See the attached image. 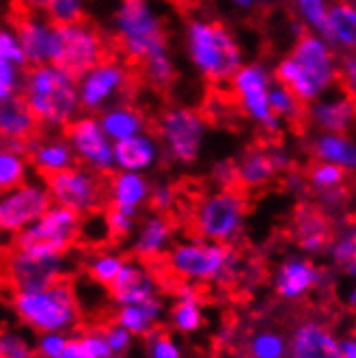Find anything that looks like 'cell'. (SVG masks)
Here are the masks:
<instances>
[{
  "mask_svg": "<svg viewBox=\"0 0 356 358\" xmlns=\"http://www.w3.org/2000/svg\"><path fill=\"white\" fill-rule=\"evenodd\" d=\"M335 48L315 33H302L292 52L278 61L274 80L287 87L304 106L324 93L333 91L337 80Z\"/></svg>",
  "mask_w": 356,
  "mask_h": 358,
  "instance_id": "cell-1",
  "label": "cell"
},
{
  "mask_svg": "<svg viewBox=\"0 0 356 358\" xmlns=\"http://www.w3.org/2000/svg\"><path fill=\"white\" fill-rule=\"evenodd\" d=\"M39 127L65 130L80 115L78 80L55 63L35 65L24 71L22 93Z\"/></svg>",
  "mask_w": 356,
  "mask_h": 358,
  "instance_id": "cell-2",
  "label": "cell"
},
{
  "mask_svg": "<svg viewBox=\"0 0 356 358\" xmlns=\"http://www.w3.org/2000/svg\"><path fill=\"white\" fill-rule=\"evenodd\" d=\"M166 266L177 278L190 285H227L240 276L242 257L234 244L190 238L171 246Z\"/></svg>",
  "mask_w": 356,
  "mask_h": 358,
  "instance_id": "cell-3",
  "label": "cell"
},
{
  "mask_svg": "<svg viewBox=\"0 0 356 358\" xmlns=\"http://www.w3.org/2000/svg\"><path fill=\"white\" fill-rule=\"evenodd\" d=\"M186 52L203 80L222 85L244 63L242 48L234 33L220 22L192 20L186 27Z\"/></svg>",
  "mask_w": 356,
  "mask_h": 358,
  "instance_id": "cell-4",
  "label": "cell"
},
{
  "mask_svg": "<svg viewBox=\"0 0 356 358\" xmlns=\"http://www.w3.org/2000/svg\"><path fill=\"white\" fill-rule=\"evenodd\" d=\"M11 306L17 320L35 332H71L80 320L78 298L65 278L43 289L13 292Z\"/></svg>",
  "mask_w": 356,
  "mask_h": 358,
  "instance_id": "cell-5",
  "label": "cell"
},
{
  "mask_svg": "<svg viewBox=\"0 0 356 358\" xmlns=\"http://www.w3.org/2000/svg\"><path fill=\"white\" fill-rule=\"evenodd\" d=\"M113 22L121 52L128 61L143 63L147 57L169 50L164 22L151 0H119Z\"/></svg>",
  "mask_w": 356,
  "mask_h": 358,
  "instance_id": "cell-6",
  "label": "cell"
},
{
  "mask_svg": "<svg viewBox=\"0 0 356 358\" xmlns=\"http://www.w3.org/2000/svg\"><path fill=\"white\" fill-rule=\"evenodd\" d=\"M246 227V199L236 188H218L201 196L192 212L197 238L216 244H236Z\"/></svg>",
  "mask_w": 356,
  "mask_h": 358,
  "instance_id": "cell-7",
  "label": "cell"
},
{
  "mask_svg": "<svg viewBox=\"0 0 356 358\" xmlns=\"http://www.w3.org/2000/svg\"><path fill=\"white\" fill-rule=\"evenodd\" d=\"M206 136L208 119L188 106H171L158 121V143L175 164L197 162Z\"/></svg>",
  "mask_w": 356,
  "mask_h": 358,
  "instance_id": "cell-8",
  "label": "cell"
},
{
  "mask_svg": "<svg viewBox=\"0 0 356 358\" xmlns=\"http://www.w3.org/2000/svg\"><path fill=\"white\" fill-rule=\"evenodd\" d=\"M106 59V39L93 24L80 20L67 27H57L52 63L78 78L80 73Z\"/></svg>",
  "mask_w": 356,
  "mask_h": 358,
  "instance_id": "cell-9",
  "label": "cell"
},
{
  "mask_svg": "<svg viewBox=\"0 0 356 358\" xmlns=\"http://www.w3.org/2000/svg\"><path fill=\"white\" fill-rule=\"evenodd\" d=\"M232 93L238 101L240 110L259 125L268 134L281 132V121H278L270 108V87H272V76L262 63H242L240 69L232 76Z\"/></svg>",
  "mask_w": 356,
  "mask_h": 358,
  "instance_id": "cell-10",
  "label": "cell"
},
{
  "mask_svg": "<svg viewBox=\"0 0 356 358\" xmlns=\"http://www.w3.org/2000/svg\"><path fill=\"white\" fill-rule=\"evenodd\" d=\"M80 231L83 216L52 203L33 224L20 231L13 242L17 250L39 248L65 255L76 244V240L80 238Z\"/></svg>",
  "mask_w": 356,
  "mask_h": 358,
  "instance_id": "cell-11",
  "label": "cell"
},
{
  "mask_svg": "<svg viewBox=\"0 0 356 358\" xmlns=\"http://www.w3.org/2000/svg\"><path fill=\"white\" fill-rule=\"evenodd\" d=\"M80 110L87 115H99L113 104L123 101L130 89V69L117 59H104L78 78Z\"/></svg>",
  "mask_w": 356,
  "mask_h": 358,
  "instance_id": "cell-12",
  "label": "cell"
},
{
  "mask_svg": "<svg viewBox=\"0 0 356 358\" xmlns=\"http://www.w3.org/2000/svg\"><path fill=\"white\" fill-rule=\"evenodd\" d=\"M45 188L55 206L67 208L78 216L93 214L104 201V184L97 173L85 166H71L45 177Z\"/></svg>",
  "mask_w": 356,
  "mask_h": 358,
  "instance_id": "cell-13",
  "label": "cell"
},
{
  "mask_svg": "<svg viewBox=\"0 0 356 358\" xmlns=\"http://www.w3.org/2000/svg\"><path fill=\"white\" fill-rule=\"evenodd\" d=\"M65 255L39 248L13 250L7 259V276L15 292L43 289L65 276Z\"/></svg>",
  "mask_w": 356,
  "mask_h": 358,
  "instance_id": "cell-14",
  "label": "cell"
},
{
  "mask_svg": "<svg viewBox=\"0 0 356 358\" xmlns=\"http://www.w3.org/2000/svg\"><path fill=\"white\" fill-rule=\"evenodd\" d=\"M63 132L76 156V162H80L85 169L97 175H106L115 171L113 143L101 130L95 115H78Z\"/></svg>",
  "mask_w": 356,
  "mask_h": 358,
  "instance_id": "cell-15",
  "label": "cell"
},
{
  "mask_svg": "<svg viewBox=\"0 0 356 358\" xmlns=\"http://www.w3.org/2000/svg\"><path fill=\"white\" fill-rule=\"evenodd\" d=\"M50 206L52 201L43 182H24L22 186L3 192L0 194V234L17 236Z\"/></svg>",
  "mask_w": 356,
  "mask_h": 358,
  "instance_id": "cell-16",
  "label": "cell"
},
{
  "mask_svg": "<svg viewBox=\"0 0 356 358\" xmlns=\"http://www.w3.org/2000/svg\"><path fill=\"white\" fill-rule=\"evenodd\" d=\"M326 283V274L304 255H292L276 266L272 274V287L285 302H298Z\"/></svg>",
  "mask_w": 356,
  "mask_h": 358,
  "instance_id": "cell-17",
  "label": "cell"
},
{
  "mask_svg": "<svg viewBox=\"0 0 356 358\" xmlns=\"http://www.w3.org/2000/svg\"><path fill=\"white\" fill-rule=\"evenodd\" d=\"M158 280L141 259H125L119 274L108 285V296L117 306L141 304L158 296Z\"/></svg>",
  "mask_w": 356,
  "mask_h": 358,
  "instance_id": "cell-18",
  "label": "cell"
},
{
  "mask_svg": "<svg viewBox=\"0 0 356 358\" xmlns=\"http://www.w3.org/2000/svg\"><path fill=\"white\" fill-rule=\"evenodd\" d=\"M15 35L20 39L24 59H27V67L45 65L52 63L55 52V33L57 27L50 20H45L39 13H27L15 22Z\"/></svg>",
  "mask_w": 356,
  "mask_h": 358,
  "instance_id": "cell-19",
  "label": "cell"
},
{
  "mask_svg": "<svg viewBox=\"0 0 356 358\" xmlns=\"http://www.w3.org/2000/svg\"><path fill=\"white\" fill-rule=\"evenodd\" d=\"M304 117L320 132L348 134L354 125V99L348 93H324L304 106Z\"/></svg>",
  "mask_w": 356,
  "mask_h": 358,
  "instance_id": "cell-20",
  "label": "cell"
},
{
  "mask_svg": "<svg viewBox=\"0 0 356 358\" xmlns=\"http://www.w3.org/2000/svg\"><path fill=\"white\" fill-rule=\"evenodd\" d=\"M290 358H339V337L322 322H300L287 339Z\"/></svg>",
  "mask_w": 356,
  "mask_h": 358,
  "instance_id": "cell-21",
  "label": "cell"
},
{
  "mask_svg": "<svg viewBox=\"0 0 356 358\" xmlns=\"http://www.w3.org/2000/svg\"><path fill=\"white\" fill-rule=\"evenodd\" d=\"M175 244V224L166 214H151L134 229V255L141 262H156L166 257Z\"/></svg>",
  "mask_w": 356,
  "mask_h": 358,
  "instance_id": "cell-22",
  "label": "cell"
},
{
  "mask_svg": "<svg viewBox=\"0 0 356 358\" xmlns=\"http://www.w3.org/2000/svg\"><path fill=\"white\" fill-rule=\"evenodd\" d=\"M160 158H162V147H160L158 138L149 132L113 143L115 171L147 173L160 162Z\"/></svg>",
  "mask_w": 356,
  "mask_h": 358,
  "instance_id": "cell-23",
  "label": "cell"
},
{
  "mask_svg": "<svg viewBox=\"0 0 356 358\" xmlns=\"http://www.w3.org/2000/svg\"><path fill=\"white\" fill-rule=\"evenodd\" d=\"M24 151H27L31 166L43 177L57 175L61 171L76 166V156L69 143L65 141V136L59 134H50L43 138L33 136L31 141H27Z\"/></svg>",
  "mask_w": 356,
  "mask_h": 358,
  "instance_id": "cell-24",
  "label": "cell"
},
{
  "mask_svg": "<svg viewBox=\"0 0 356 358\" xmlns=\"http://www.w3.org/2000/svg\"><path fill=\"white\" fill-rule=\"evenodd\" d=\"M294 231H296V242L302 252L320 255V252H326L330 240H333V222H330L326 214H322L318 208L304 203V206L296 210Z\"/></svg>",
  "mask_w": 356,
  "mask_h": 358,
  "instance_id": "cell-25",
  "label": "cell"
},
{
  "mask_svg": "<svg viewBox=\"0 0 356 358\" xmlns=\"http://www.w3.org/2000/svg\"><path fill=\"white\" fill-rule=\"evenodd\" d=\"M151 184L145 173L117 171L108 184V199L115 210H121L130 216H136L149 201Z\"/></svg>",
  "mask_w": 356,
  "mask_h": 358,
  "instance_id": "cell-26",
  "label": "cell"
},
{
  "mask_svg": "<svg viewBox=\"0 0 356 358\" xmlns=\"http://www.w3.org/2000/svg\"><path fill=\"white\" fill-rule=\"evenodd\" d=\"M39 134V123L22 95L0 101V143L27 145Z\"/></svg>",
  "mask_w": 356,
  "mask_h": 358,
  "instance_id": "cell-27",
  "label": "cell"
},
{
  "mask_svg": "<svg viewBox=\"0 0 356 358\" xmlns=\"http://www.w3.org/2000/svg\"><path fill=\"white\" fill-rule=\"evenodd\" d=\"M97 121L111 143H119L147 132L145 115L136 106L128 104V101H119V104H113L106 110H101Z\"/></svg>",
  "mask_w": 356,
  "mask_h": 358,
  "instance_id": "cell-28",
  "label": "cell"
},
{
  "mask_svg": "<svg viewBox=\"0 0 356 358\" xmlns=\"http://www.w3.org/2000/svg\"><path fill=\"white\" fill-rule=\"evenodd\" d=\"M164 317V302L160 296L141 304H125L117 309L115 324L125 328L134 339H147Z\"/></svg>",
  "mask_w": 356,
  "mask_h": 358,
  "instance_id": "cell-29",
  "label": "cell"
},
{
  "mask_svg": "<svg viewBox=\"0 0 356 358\" xmlns=\"http://www.w3.org/2000/svg\"><path fill=\"white\" fill-rule=\"evenodd\" d=\"M236 169V184L246 190H259L268 186L278 175L274 162L270 158V151L262 147H250L242 153V158L234 162Z\"/></svg>",
  "mask_w": 356,
  "mask_h": 358,
  "instance_id": "cell-30",
  "label": "cell"
},
{
  "mask_svg": "<svg viewBox=\"0 0 356 358\" xmlns=\"http://www.w3.org/2000/svg\"><path fill=\"white\" fill-rule=\"evenodd\" d=\"M324 39L335 50L339 48L343 52H352L356 45V9L352 3L339 0L328 7Z\"/></svg>",
  "mask_w": 356,
  "mask_h": 358,
  "instance_id": "cell-31",
  "label": "cell"
},
{
  "mask_svg": "<svg viewBox=\"0 0 356 358\" xmlns=\"http://www.w3.org/2000/svg\"><path fill=\"white\" fill-rule=\"evenodd\" d=\"M318 162H328L352 173L356 169V145L348 134L320 132L311 145Z\"/></svg>",
  "mask_w": 356,
  "mask_h": 358,
  "instance_id": "cell-32",
  "label": "cell"
},
{
  "mask_svg": "<svg viewBox=\"0 0 356 358\" xmlns=\"http://www.w3.org/2000/svg\"><path fill=\"white\" fill-rule=\"evenodd\" d=\"M169 322L173 330L182 332V335H194L201 330L206 315H203V304L192 285H184L177 292V300L169 313Z\"/></svg>",
  "mask_w": 356,
  "mask_h": 358,
  "instance_id": "cell-33",
  "label": "cell"
},
{
  "mask_svg": "<svg viewBox=\"0 0 356 358\" xmlns=\"http://www.w3.org/2000/svg\"><path fill=\"white\" fill-rule=\"evenodd\" d=\"M31 162L27 153L0 143V194L29 182Z\"/></svg>",
  "mask_w": 356,
  "mask_h": 358,
  "instance_id": "cell-34",
  "label": "cell"
},
{
  "mask_svg": "<svg viewBox=\"0 0 356 358\" xmlns=\"http://www.w3.org/2000/svg\"><path fill=\"white\" fill-rule=\"evenodd\" d=\"M268 101H270V108H272L274 117L281 121V123L283 121L298 123L304 117V104H302V101L287 87L278 85V83H272Z\"/></svg>",
  "mask_w": 356,
  "mask_h": 358,
  "instance_id": "cell-35",
  "label": "cell"
},
{
  "mask_svg": "<svg viewBox=\"0 0 356 358\" xmlns=\"http://www.w3.org/2000/svg\"><path fill=\"white\" fill-rule=\"evenodd\" d=\"M138 65L143 71V78L154 89H169L175 80V63L169 55V50L147 57Z\"/></svg>",
  "mask_w": 356,
  "mask_h": 358,
  "instance_id": "cell-36",
  "label": "cell"
},
{
  "mask_svg": "<svg viewBox=\"0 0 356 358\" xmlns=\"http://www.w3.org/2000/svg\"><path fill=\"white\" fill-rule=\"evenodd\" d=\"M123 262H125V257H121L117 252H108V250L95 252L87 264V274L93 283H97L101 287H108L115 280V276L119 274Z\"/></svg>",
  "mask_w": 356,
  "mask_h": 358,
  "instance_id": "cell-37",
  "label": "cell"
},
{
  "mask_svg": "<svg viewBox=\"0 0 356 358\" xmlns=\"http://www.w3.org/2000/svg\"><path fill=\"white\" fill-rule=\"evenodd\" d=\"M250 358H287V339L276 330L255 332L248 341Z\"/></svg>",
  "mask_w": 356,
  "mask_h": 358,
  "instance_id": "cell-38",
  "label": "cell"
},
{
  "mask_svg": "<svg viewBox=\"0 0 356 358\" xmlns=\"http://www.w3.org/2000/svg\"><path fill=\"white\" fill-rule=\"evenodd\" d=\"M346 179H348V171H343L341 166L335 164H328V162H315L307 175V184L318 192H330V190H337L346 186Z\"/></svg>",
  "mask_w": 356,
  "mask_h": 358,
  "instance_id": "cell-39",
  "label": "cell"
},
{
  "mask_svg": "<svg viewBox=\"0 0 356 358\" xmlns=\"http://www.w3.org/2000/svg\"><path fill=\"white\" fill-rule=\"evenodd\" d=\"M41 15L55 27H67V24L85 20V3L83 0H45Z\"/></svg>",
  "mask_w": 356,
  "mask_h": 358,
  "instance_id": "cell-40",
  "label": "cell"
},
{
  "mask_svg": "<svg viewBox=\"0 0 356 358\" xmlns=\"http://www.w3.org/2000/svg\"><path fill=\"white\" fill-rule=\"evenodd\" d=\"M326 252L330 262L341 270L356 266V231L354 229L350 227V229H343L339 236H333Z\"/></svg>",
  "mask_w": 356,
  "mask_h": 358,
  "instance_id": "cell-41",
  "label": "cell"
},
{
  "mask_svg": "<svg viewBox=\"0 0 356 358\" xmlns=\"http://www.w3.org/2000/svg\"><path fill=\"white\" fill-rule=\"evenodd\" d=\"M294 5L298 9V15L304 22V27L309 29V33H315V35L324 37L326 15H328V3H326V0H294Z\"/></svg>",
  "mask_w": 356,
  "mask_h": 358,
  "instance_id": "cell-42",
  "label": "cell"
},
{
  "mask_svg": "<svg viewBox=\"0 0 356 358\" xmlns=\"http://www.w3.org/2000/svg\"><path fill=\"white\" fill-rule=\"evenodd\" d=\"M0 358H37L27 335L15 328L0 330Z\"/></svg>",
  "mask_w": 356,
  "mask_h": 358,
  "instance_id": "cell-43",
  "label": "cell"
},
{
  "mask_svg": "<svg viewBox=\"0 0 356 358\" xmlns=\"http://www.w3.org/2000/svg\"><path fill=\"white\" fill-rule=\"evenodd\" d=\"M147 358H184V350L175 337L154 330L147 337Z\"/></svg>",
  "mask_w": 356,
  "mask_h": 358,
  "instance_id": "cell-44",
  "label": "cell"
},
{
  "mask_svg": "<svg viewBox=\"0 0 356 358\" xmlns=\"http://www.w3.org/2000/svg\"><path fill=\"white\" fill-rule=\"evenodd\" d=\"M22 83H24V67L0 61V101L20 95Z\"/></svg>",
  "mask_w": 356,
  "mask_h": 358,
  "instance_id": "cell-45",
  "label": "cell"
},
{
  "mask_svg": "<svg viewBox=\"0 0 356 358\" xmlns=\"http://www.w3.org/2000/svg\"><path fill=\"white\" fill-rule=\"evenodd\" d=\"M104 224H106V234H111L117 240H125L134 234L136 229V216H130L121 210L111 208L104 216Z\"/></svg>",
  "mask_w": 356,
  "mask_h": 358,
  "instance_id": "cell-46",
  "label": "cell"
},
{
  "mask_svg": "<svg viewBox=\"0 0 356 358\" xmlns=\"http://www.w3.org/2000/svg\"><path fill=\"white\" fill-rule=\"evenodd\" d=\"M0 61H7L17 67H27L20 39L13 29H0Z\"/></svg>",
  "mask_w": 356,
  "mask_h": 358,
  "instance_id": "cell-47",
  "label": "cell"
},
{
  "mask_svg": "<svg viewBox=\"0 0 356 358\" xmlns=\"http://www.w3.org/2000/svg\"><path fill=\"white\" fill-rule=\"evenodd\" d=\"M71 337H67V332H39L37 345H35V356L39 358H55L59 356Z\"/></svg>",
  "mask_w": 356,
  "mask_h": 358,
  "instance_id": "cell-48",
  "label": "cell"
},
{
  "mask_svg": "<svg viewBox=\"0 0 356 358\" xmlns=\"http://www.w3.org/2000/svg\"><path fill=\"white\" fill-rule=\"evenodd\" d=\"M175 201H177V190L171 186V184H166V182H162V184H156V186H151V190H149V206L154 208L158 214H166L169 210H173L175 208Z\"/></svg>",
  "mask_w": 356,
  "mask_h": 358,
  "instance_id": "cell-49",
  "label": "cell"
},
{
  "mask_svg": "<svg viewBox=\"0 0 356 358\" xmlns=\"http://www.w3.org/2000/svg\"><path fill=\"white\" fill-rule=\"evenodd\" d=\"M101 332H104V339H106L113 356H123V354L130 352L134 337L125 328H121L119 324H111L108 328H104Z\"/></svg>",
  "mask_w": 356,
  "mask_h": 358,
  "instance_id": "cell-50",
  "label": "cell"
},
{
  "mask_svg": "<svg viewBox=\"0 0 356 358\" xmlns=\"http://www.w3.org/2000/svg\"><path fill=\"white\" fill-rule=\"evenodd\" d=\"M80 345L85 348V352H89L95 358H115L106 339H104V332L101 330H87L78 337Z\"/></svg>",
  "mask_w": 356,
  "mask_h": 358,
  "instance_id": "cell-51",
  "label": "cell"
},
{
  "mask_svg": "<svg viewBox=\"0 0 356 358\" xmlns=\"http://www.w3.org/2000/svg\"><path fill=\"white\" fill-rule=\"evenodd\" d=\"M337 80H341L343 89L350 91V95L356 89V59L354 52H346L341 61H337Z\"/></svg>",
  "mask_w": 356,
  "mask_h": 358,
  "instance_id": "cell-52",
  "label": "cell"
},
{
  "mask_svg": "<svg viewBox=\"0 0 356 358\" xmlns=\"http://www.w3.org/2000/svg\"><path fill=\"white\" fill-rule=\"evenodd\" d=\"M212 179L220 186V188H234L236 184V169H234V162L229 160H222L218 162L214 169H212Z\"/></svg>",
  "mask_w": 356,
  "mask_h": 358,
  "instance_id": "cell-53",
  "label": "cell"
},
{
  "mask_svg": "<svg viewBox=\"0 0 356 358\" xmlns=\"http://www.w3.org/2000/svg\"><path fill=\"white\" fill-rule=\"evenodd\" d=\"M270 158H272V162H274L276 173H285V171L292 169V156H290V153H287L285 149H281V147L270 149Z\"/></svg>",
  "mask_w": 356,
  "mask_h": 358,
  "instance_id": "cell-54",
  "label": "cell"
},
{
  "mask_svg": "<svg viewBox=\"0 0 356 358\" xmlns=\"http://www.w3.org/2000/svg\"><path fill=\"white\" fill-rule=\"evenodd\" d=\"M55 358H95V356H91L89 352H85V348L80 345L78 337H76V339H69L67 348L59 356H55Z\"/></svg>",
  "mask_w": 356,
  "mask_h": 358,
  "instance_id": "cell-55",
  "label": "cell"
},
{
  "mask_svg": "<svg viewBox=\"0 0 356 358\" xmlns=\"http://www.w3.org/2000/svg\"><path fill=\"white\" fill-rule=\"evenodd\" d=\"M320 199H322L324 206H328V208H337V206H341V203H346L348 190H346V186H343V188H337V190H330V192L320 194Z\"/></svg>",
  "mask_w": 356,
  "mask_h": 358,
  "instance_id": "cell-56",
  "label": "cell"
},
{
  "mask_svg": "<svg viewBox=\"0 0 356 358\" xmlns=\"http://www.w3.org/2000/svg\"><path fill=\"white\" fill-rule=\"evenodd\" d=\"M287 175H285V184H287V188L292 190V192H302L304 190V186H307V179H304L300 173H296V171H285Z\"/></svg>",
  "mask_w": 356,
  "mask_h": 358,
  "instance_id": "cell-57",
  "label": "cell"
},
{
  "mask_svg": "<svg viewBox=\"0 0 356 358\" xmlns=\"http://www.w3.org/2000/svg\"><path fill=\"white\" fill-rule=\"evenodd\" d=\"M339 358H356V337L354 335L339 339Z\"/></svg>",
  "mask_w": 356,
  "mask_h": 358,
  "instance_id": "cell-58",
  "label": "cell"
},
{
  "mask_svg": "<svg viewBox=\"0 0 356 358\" xmlns=\"http://www.w3.org/2000/svg\"><path fill=\"white\" fill-rule=\"evenodd\" d=\"M232 3H234V7L240 9V11H252V9L257 7L259 0H232Z\"/></svg>",
  "mask_w": 356,
  "mask_h": 358,
  "instance_id": "cell-59",
  "label": "cell"
},
{
  "mask_svg": "<svg viewBox=\"0 0 356 358\" xmlns=\"http://www.w3.org/2000/svg\"><path fill=\"white\" fill-rule=\"evenodd\" d=\"M348 306H350V309H354V306H356V289H354V287H350V294H348Z\"/></svg>",
  "mask_w": 356,
  "mask_h": 358,
  "instance_id": "cell-60",
  "label": "cell"
},
{
  "mask_svg": "<svg viewBox=\"0 0 356 358\" xmlns=\"http://www.w3.org/2000/svg\"><path fill=\"white\" fill-rule=\"evenodd\" d=\"M218 337H220V339H218L220 343H229V341H232V339H229V337H232V332H229V330H222Z\"/></svg>",
  "mask_w": 356,
  "mask_h": 358,
  "instance_id": "cell-61",
  "label": "cell"
}]
</instances>
